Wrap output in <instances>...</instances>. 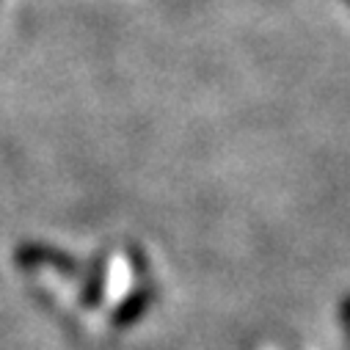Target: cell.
<instances>
[{"mask_svg":"<svg viewBox=\"0 0 350 350\" xmlns=\"http://www.w3.org/2000/svg\"><path fill=\"white\" fill-rule=\"evenodd\" d=\"M347 6H350V0H347Z\"/></svg>","mask_w":350,"mask_h":350,"instance_id":"1","label":"cell"}]
</instances>
